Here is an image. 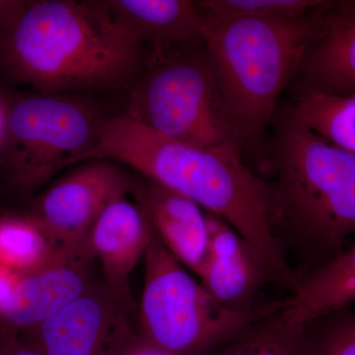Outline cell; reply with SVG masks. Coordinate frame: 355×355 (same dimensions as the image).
Returning <instances> with one entry per match:
<instances>
[{
	"label": "cell",
	"instance_id": "cb8c5ba5",
	"mask_svg": "<svg viewBox=\"0 0 355 355\" xmlns=\"http://www.w3.org/2000/svg\"><path fill=\"white\" fill-rule=\"evenodd\" d=\"M125 355H163L158 352L157 350L151 349L150 347L146 345V343L142 342L140 345H135L128 350Z\"/></svg>",
	"mask_w": 355,
	"mask_h": 355
},
{
	"label": "cell",
	"instance_id": "7402d4cb",
	"mask_svg": "<svg viewBox=\"0 0 355 355\" xmlns=\"http://www.w3.org/2000/svg\"><path fill=\"white\" fill-rule=\"evenodd\" d=\"M0 355H44L37 347H28L16 338L15 333L6 331L0 336Z\"/></svg>",
	"mask_w": 355,
	"mask_h": 355
},
{
	"label": "cell",
	"instance_id": "2e32d148",
	"mask_svg": "<svg viewBox=\"0 0 355 355\" xmlns=\"http://www.w3.org/2000/svg\"><path fill=\"white\" fill-rule=\"evenodd\" d=\"M354 301L355 245L300 279L292 297L284 303V314L292 324L309 326Z\"/></svg>",
	"mask_w": 355,
	"mask_h": 355
},
{
	"label": "cell",
	"instance_id": "52a82bcc",
	"mask_svg": "<svg viewBox=\"0 0 355 355\" xmlns=\"http://www.w3.org/2000/svg\"><path fill=\"white\" fill-rule=\"evenodd\" d=\"M100 123L79 103L41 94L22 98L6 111L7 166L11 183L32 189L76 159L95 144Z\"/></svg>",
	"mask_w": 355,
	"mask_h": 355
},
{
	"label": "cell",
	"instance_id": "ba28073f",
	"mask_svg": "<svg viewBox=\"0 0 355 355\" xmlns=\"http://www.w3.org/2000/svg\"><path fill=\"white\" fill-rule=\"evenodd\" d=\"M132 184L113 161H85L44 191L31 219L58 247L80 246L105 209Z\"/></svg>",
	"mask_w": 355,
	"mask_h": 355
},
{
	"label": "cell",
	"instance_id": "8fae6325",
	"mask_svg": "<svg viewBox=\"0 0 355 355\" xmlns=\"http://www.w3.org/2000/svg\"><path fill=\"white\" fill-rule=\"evenodd\" d=\"M294 80L297 93L355 95V0H324Z\"/></svg>",
	"mask_w": 355,
	"mask_h": 355
},
{
	"label": "cell",
	"instance_id": "ac0fdd59",
	"mask_svg": "<svg viewBox=\"0 0 355 355\" xmlns=\"http://www.w3.org/2000/svg\"><path fill=\"white\" fill-rule=\"evenodd\" d=\"M58 248L31 218L0 220V265L14 272L43 265Z\"/></svg>",
	"mask_w": 355,
	"mask_h": 355
},
{
	"label": "cell",
	"instance_id": "7a4b0ae2",
	"mask_svg": "<svg viewBox=\"0 0 355 355\" xmlns=\"http://www.w3.org/2000/svg\"><path fill=\"white\" fill-rule=\"evenodd\" d=\"M140 64L103 1H0V65L44 94L116 86Z\"/></svg>",
	"mask_w": 355,
	"mask_h": 355
},
{
	"label": "cell",
	"instance_id": "7c38bea8",
	"mask_svg": "<svg viewBox=\"0 0 355 355\" xmlns=\"http://www.w3.org/2000/svg\"><path fill=\"white\" fill-rule=\"evenodd\" d=\"M209 246L200 284L229 309L254 313L253 300L263 282L270 280L252 248L227 222L207 214Z\"/></svg>",
	"mask_w": 355,
	"mask_h": 355
},
{
	"label": "cell",
	"instance_id": "d6986e66",
	"mask_svg": "<svg viewBox=\"0 0 355 355\" xmlns=\"http://www.w3.org/2000/svg\"><path fill=\"white\" fill-rule=\"evenodd\" d=\"M309 326L292 324L282 304L268 308L257 321L252 355H310Z\"/></svg>",
	"mask_w": 355,
	"mask_h": 355
},
{
	"label": "cell",
	"instance_id": "9a60e30c",
	"mask_svg": "<svg viewBox=\"0 0 355 355\" xmlns=\"http://www.w3.org/2000/svg\"><path fill=\"white\" fill-rule=\"evenodd\" d=\"M114 20L137 44L153 49L200 44L205 12L189 0H108Z\"/></svg>",
	"mask_w": 355,
	"mask_h": 355
},
{
	"label": "cell",
	"instance_id": "3957f363",
	"mask_svg": "<svg viewBox=\"0 0 355 355\" xmlns=\"http://www.w3.org/2000/svg\"><path fill=\"white\" fill-rule=\"evenodd\" d=\"M320 7L292 19H226L203 11V46L242 146L272 123L316 32Z\"/></svg>",
	"mask_w": 355,
	"mask_h": 355
},
{
	"label": "cell",
	"instance_id": "d4e9b609",
	"mask_svg": "<svg viewBox=\"0 0 355 355\" xmlns=\"http://www.w3.org/2000/svg\"><path fill=\"white\" fill-rule=\"evenodd\" d=\"M4 132H6V110L0 105V146L3 141Z\"/></svg>",
	"mask_w": 355,
	"mask_h": 355
},
{
	"label": "cell",
	"instance_id": "5b68a950",
	"mask_svg": "<svg viewBox=\"0 0 355 355\" xmlns=\"http://www.w3.org/2000/svg\"><path fill=\"white\" fill-rule=\"evenodd\" d=\"M127 114L161 135L193 146L242 147L203 43L153 49Z\"/></svg>",
	"mask_w": 355,
	"mask_h": 355
},
{
	"label": "cell",
	"instance_id": "30bf717a",
	"mask_svg": "<svg viewBox=\"0 0 355 355\" xmlns=\"http://www.w3.org/2000/svg\"><path fill=\"white\" fill-rule=\"evenodd\" d=\"M85 244L60 247L43 265L18 273L10 298L0 311L7 330H33L55 316L94 284Z\"/></svg>",
	"mask_w": 355,
	"mask_h": 355
},
{
	"label": "cell",
	"instance_id": "9c48e42d",
	"mask_svg": "<svg viewBox=\"0 0 355 355\" xmlns=\"http://www.w3.org/2000/svg\"><path fill=\"white\" fill-rule=\"evenodd\" d=\"M130 301L110 287L88 292L34 330L44 355H125L132 347Z\"/></svg>",
	"mask_w": 355,
	"mask_h": 355
},
{
	"label": "cell",
	"instance_id": "ffe728a7",
	"mask_svg": "<svg viewBox=\"0 0 355 355\" xmlns=\"http://www.w3.org/2000/svg\"><path fill=\"white\" fill-rule=\"evenodd\" d=\"M324 0H205L198 1L209 15L226 19H292L316 10Z\"/></svg>",
	"mask_w": 355,
	"mask_h": 355
},
{
	"label": "cell",
	"instance_id": "6da1fadb",
	"mask_svg": "<svg viewBox=\"0 0 355 355\" xmlns=\"http://www.w3.org/2000/svg\"><path fill=\"white\" fill-rule=\"evenodd\" d=\"M240 150L186 144L125 113L101 121L95 144L73 165L99 159L120 162L190 198L242 236L270 282L295 291L299 279L273 228L268 184L245 164Z\"/></svg>",
	"mask_w": 355,
	"mask_h": 355
},
{
	"label": "cell",
	"instance_id": "5bb4252c",
	"mask_svg": "<svg viewBox=\"0 0 355 355\" xmlns=\"http://www.w3.org/2000/svg\"><path fill=\"white\" fill-rule=\"evenodd\" d=\"M132 189L158 239L184 268L198 275L209 246V224L202 207L151 180L132 184Z\"/></svg>",
	"mask_w": 355,
	"mask_h": 355
},
{
	"label": "cell",
	"instance_id": "8992f818",
	"mask_svg": "<svg viewBox=\"0 0 355 355\" xmlns=\"http://www.w3.org/2000/svg\"><path fill=\"white\" fill-rule=\"evenodd\" d=\"M140 329L146 345L163 355H205L232 340L263 313L220 304L158 239L146 256Z\"/></svg>",
	"mask_w": 355,
	"mask_h": 355
},
{
	"label": "cell",
	"instance_id": "277c9868",
	"mask_svg": "<svg viewBox=\"0 0 355 355\" xmlns=\"http://www.w3.org/2000/svg\"><path fill=\"white\" fill-rule=\"evenodd\" d=\"M272 154L275 181L268 191L275 233L286 229L322 257L320 265L333 260L355 232V156L287 114Z\"/></svg>",
	"mask_w": 355,
	"mask_h": 355
},
{
	"label": "cell",
	"instance_id": "e0dca14e",
	"mask_svg": "<svg viewBox=\"0 0 355 355\" xmlns=\"http://www.w3.org/2000/svg\"><path fill=\"white\" fill-rule=\"evenodd\" d=\"M287 116L355 156V95L297 93Z\"/></svg>",
	"mask_w": 355,
	"mask_h": 355
},
{
	"label": "cell",
	"instance_id": "603a6c76",
	"mask_svg": "<svg viewBox=\"0 0 355 355\" xmlns=\"http://www.w3.org/2000/svg\"><path fill=\"white\" fill-rule=\"evenodd\" d=\"M17 279V272L0 265V311L10 298Z\"/></svg>",
	"mask_w": 355,
	"mask_h": 355
},
{
	"label": "cell",
	"instance_id": "44dd1931",
	"mask_svg": "<svg viewBox=\"0 0 355 355\" xmlns=\"http://www.w3.org/2000/svg\"><path fill=\"white\" fill-rule=\"evenodd\" d=\"M310 355H355V311H334L309 324Z\"/></svg>",
	"mask_w": 355,
	"mask_h": 355
},
{
	"label": "cell",
	"instance_id": "4fadbf2b",
	"mask_svg": "<svg viewBox=\"0 0 355 355\" xmlns=\"http://www.w3.org/2000/svg\"><path fill=\"white\" fill-rule=\"evenodd\" d=\"M153 236L144 210L123 196L105 209L86 237V247L101 266L107 286L130 302V275L144 259Z\"/></svg>",
	"mask_w": 355,
	"mask_h": 355
}]
</instances>
